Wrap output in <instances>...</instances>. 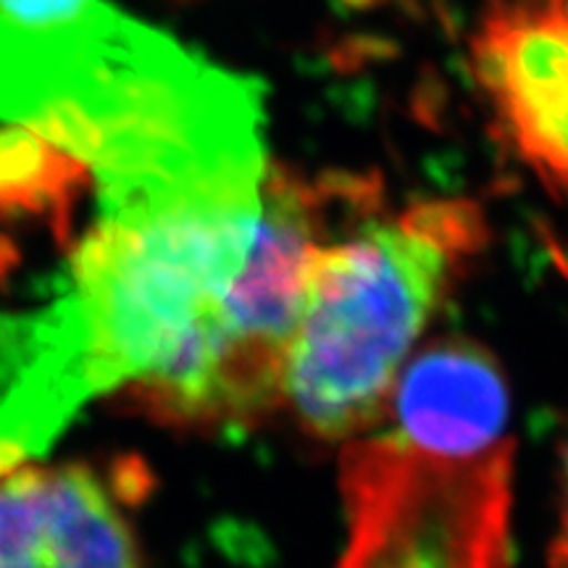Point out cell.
<instances>
[{"label": "cell", "mask_w": 568, "mask_h": 568, "mask_svg": "<svg viewBox=\"0 0 568 568\" xmlns=\"http://www.w3.org/2000/svg\"><path fill=\"white\" fill-rule=\"evenodd\" d=\"M485 234L479 205L464 197L393 211L382 195L314 247L284 372V403L305 432L351 439L379 422L416 339Z\"/></svg>", "instance_id": "cell-1"}, {"label": "cell", "mask_w": 568, "mask_h": 568, "mask_svg": "<svg viewBox=\"0 0 568 568\" xmlns=\"http://www.w3.org/2000/svg\"><path fill=\"white\" fill-rule=\"evenodd\" d=\"M382 195L376 176H308L272 163L251 258L153 422L187 432H243L272 416L284 403V372L311 253Z\"/></svg>", "instance_id": "cell-2"}, {"label": "cell", "mask_w": 568, "mask_h": 568, "mask_svg": "<svg viewBox=\"0 0 568 568\" xmlns=\"http://www.w3.org/2000/svg\"><path fill=\"white\" fill-rule=\"evenodd\" d=\"M514 445L445 450L393 426L345 439L335 568H510Z\"/></svg>", "instance_id": "cell-3"}, {"label": "cell", "mask_w": 568, "mask_h": 568, "mask_svg": "<svg viewBox=\"0 0 568 568\" xmlns=\"http://www.w3.org/2000/svg\"><path fill=\"white\" fill-rule=\"evenodd\" d=\"M182 48L105 0H0V122L84 159L151 101Z\"/></svg>", "instance_id": "cell-4"}, {"label": "cell", "mask_w": 568, "mask_h": 568, "mask_svg": "<svg viewBox=\"0 0 568 568\" xmlns=\"http://www.w3.org/2000/svg\"><path fill=\"white\" fill-rule=\"evenodd\" d=\"M468 71L495 138L568 211V0H487Z\"/></svg>", "instance_id": "cell-5"}, {"label": "cell", "mask_w": 568, "mask_h": 568, "mask_svg": "<svg viewBox=\"0 0 568 568\" xmlns=\"http://www.w3.org/2000/svg\"><path fill=\"white\" fill-rule=\"evenodd\" d=\"M130 485L90 464L0 471V568H145Z\"/></svg>", "instance_id": "cell-6"}, {"label": "cell", "mask_w": 568, "mask_h": 568, "mask_svg": "<svg viewBox=\"0 0 568 568\" xmlns=\"http://www.w3.org/2000/svg\"><path fill=\"white\" fill-rule=\"evenodd\" d=\"M508 387L497 361L464 337L426 345L397 374L379 422L445 450H487L508 443Z\"/></svg>", "instance_id": "cell-7"}, {"label": "cell", "mask_w": 568, "mask_h": 568, "mask_svg": "<svg viewBox=\"0 0 568 568\" xmlns=\"http://www.w3.org/2000/svg\"><path fill=\"white\" fill-rule=\"evenodd\" d=\"M90 180L88 163L38 126H0V219L42 216L67 232Z\"/></svg>", "instance_id": "cell-8"}, {"label": "cell", "mask_w": 568, "mask_h": 568, "mask_svg": "<svg viewBox=\"0 0 568 568\" xmlns=\"http://www.w3.org/2000/svg\"><path fill=\"white\" fill-rule=\"evenodd\" d=\"M566 479H564V516H560V535L550 550V568H568V447H566Z\"/></svg>", "instance_id": "cell-9"}]
</instances>
